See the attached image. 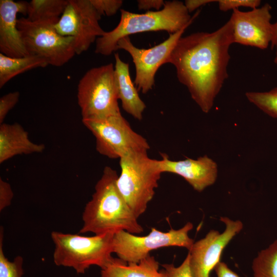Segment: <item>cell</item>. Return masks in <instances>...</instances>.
Segmentation results:
<instances>
[{"instance_id":"1","label":"cell","mask_w":277,"mask_h":277,"mask_svg":"<svg viewBox=\"0 0 277 277\" xmlns=\"http://www.w3.org/2000/svg\"><path fill=\"white\" fill-rule=\"evenodd\" d=\"M233 43L229 19L212 32H197L182 36L167 60L166 63L175 68L179 81L205 113L211 109L228 77L229 48Z\"/></svg>"},{"instance_id":"2","label":"cell","mask_w":277,"mask_h":277,"mask_svg":"<svg viewBox=\"0 0 277 277\" xmlns=\"http://www.w3.org/2000/svg\"><path fill=\"white\" fill-rule=\"evenodd\" d=\"M118 176L116 170L105 167L92 198L85 207L80 233L92 232L102 235L114 234L122 230L134 234L144 231L117 188Z\"/></svg>"},{"instance_id":"3","label":"cell","mask_w":277,"mask_h":277,"mask_svg":"<svg viewBox=\"0 0 277 277\" xmlns=\"http://www.w3.org/2000/svg\"><path fill=\"white\" fill-rule=\"evenodd\" d=\"M119 23L113 30L105 31L96 40L95 52L105 56L116 51L118 42L123 37L145 32L165 31L172 34L188 28L199 15L198 10L191 16L184 3L174 0L165 2L163 9L144 13H132L121 9Z\"/></svg>"},{"instance_id":"4","label":"cell","mask_w":277,"mask_h":277,"mask_svg":"<svg viewBox=\"0 0 277 277\" xmlns=\"http://www.w3.org/2000/svg\"><path fill=\"white\" fill-rule=\"evenodd\" d=\"M120 165L117 188L138 219L147 210L158 187L162 173L158 160L150 159L147 153L135 152L122 157Z\"/></svg>"},{"instance_id":"5","label":"cell","mask_w":277,"mask_h":277,"mask_svg":"<svg viewBox=\"0 0 277 277\" xmlns=\"http://www.w3.org/2000/svg\"><path fill=\"white\" fill-rule=\"evenodd\" d=\"M113 236L109 233L85 236L52 231L54 262L58 266L73 268L78 274L85 273L92 265L102 269L113 258Z\"/></svg>"},{"instance_id":"6","label":"cell","mask_w":277,"mask_h":277,"mask_svg":"<svg viewBox=\"0 0 277 277\" xmlns=\"http://www.w3.org/2000/svg\"><path fill=\"white\" fill-rule=\"evenodd\" d=\"M77 100L82 120L121 114L112 63L92 68L85 73L78 84Z\"/></svg>"},{"instance_id":"7","label":"cell","mask_w":277,"mask_h":277,"mask_svg":"<svg viewBox=\"0 0 277 277\" xmlns=\"http://www.w3.org/2000/svg\"><path fill=\"white\" fill-rule=\"evenodd\" d=\"M95 138L96 150L111 159L132 153H147V140L134 131L121 114L95 120H82Z\"/></svg>"},{"instance_id":"8","label":"cell","mask_w":277,"mask_h":277,"mask_svg":"<svg viewBox=\"0 0 277 277\" xmlns=\"http://www.w3.org/2000/svg\"><path fill=\"white\" fill-rule=\"evenodd\" d=\"M57 23L51 21L32 22L17 19V26L29 55L45 59L48 65L62 66L75 54L74 38L63 36L56 31Z\"/></svg>"},{"instance_id":"9","label":"cell","mask_w":277,"mask_h":277,"mask_svg":"<svg viewBox=\"0 0 277 277\" xmlns=\"http://www.w3.org/2000/svg\"><path fill=\"white\" fill-rule=\"evenodd\" d=\"M193 227L192 223L189 222L180 229L172 228L167 232L152 228L145 236L120 231L113 236V253L127 263H137L150 254V251L162 247H180L189 251L194 241L188 233Z\"/></svg>"},{"instance_id":"10","label":"cell","mask_w":277,"mask_h":277,"mask_svg":"<svg viewBox=\"0 0 277 277\" xmlns=\"http://www.w3.org/2000/svg\"><path fill=\"white\" fill-rule=\"evenodd\" d=\"M101 17L90 0H68L54 28L59 34L73 37L75 54L78 55L105 33L99 24Z\"/></svg>"},{"instance_id":"11","label":"cell","mask_w":277,"mask_h":277,"mask_svg":"<svg viewBox=\"0 0 277 277\" xmlns=\"http://www.w3.org/2000/svg\"><path fill=\"white\" fill-rule=\"evenodd\" d=\"M186 29L170 34L167 39L148 49L135 47L129 36L123 37L118 42L117 50L123 49L132 57L135 68L134 84L138 90L145 94L152 89L157 70L166 64L167 58Z\"/></svg>"},{"instance_id":"12","label":"cell","mask_w":277,"mask_h":277,"mask_svg":"<svg viewBox=\"0 0 277 277\" xmlns=\"http://www.w3.org/2000/svg\"><path fill=\"white\" fill-rule=\"evenodd\" d=\"M271 6L266 3L249 11L233 10L230 18L234 43L265 49L277 41V21L271 23Z\"/></svg>"},{"instance_id":"13","label":"cell","mask_w":277,"mask_h":277,"mask_svg":"<svg viewBox=\"0 0 277 277\" xmlns=\"http://www.w3.org/2000/svg\"><path fill=\"white\" fill-rule=\"evenodd\" d=\"M225 228L223 232L211 229L203 238L194 242L189 251V267L192 277H209L210 272L220 262L223 251L243 228L240 220L221 216Z\"/></svg>"},{"instance_id":"14","label":"cell","mask_w":277,"mask_h":277,"mask_svg":"<svg viewBox=\"0 0 277 277\" xmlns=\"http://www.w3.org/2000/svg\"><path fill=\"white\" fill-rule=\"evenodd\" d=\"M161 156L158 164L162 173H171L182 176L198 192L213 185L216 180L217 165L207 155L196 160L186 158L180 161L171 160L166 154Z\"/></svg>"},{"instance_id":"15","label":"cell","mask_w":277,"mask_h":277,"mask_svg":"<svg viewBox=\"0 0 277 277\" xmlns=\"http://www.w3.org/2000/svg\"><path fill=\"white\" fill-rule=\"evenodd\" d=\"M28 2L0 1V51L9 57L29 55L17 26V14L27 15Z\"/></svg>"},{"instance_id":"16","label":"cell","mask_w":277,"mask_h":277,"mask_svg":"<svg viewBox=\"0 0 277 277\" xmlns=\"http://www.w3.org/2000/svg\"><path fill=\"white\" fill-rule=\"evenodd\" d=\"M45 149L44 144L32 142L28 132L19 124H1V164L16 155L41 153Z\"/></svg>"},{"instance_id":"17","label":"cell","mask_w":277,"mask_h":277,"mask_svg":"<svg viewBox=\"0 0 277 277\" xmlns=\"http://www.w3.org/2000/svg\"><path fill=\"white\" fill-rule=\"evenodd\" d=\"M114 74L118 100H121L125 111L134 118L141 120L146 106L131 80L129 64L123 62L118 53L114 54Z\"/></svg>"},{"instance_id":"18","label":"cell","mask_w":277,"mask_h":277,"mask_svg":"<svg viewBox=\"0 0 277 277\" xmlns=\"http://www.w3.org/2000/svg\"><path fill=\"white\" fill-rule=\"evenodd\" d=\"M101 277H168L164 270H159V263L149 254L137 263H127L112 258L101 270Z\"/></svg>"},{"instance_id":"19","label":"cell","mask_w":277,"mask_h":277,"mask_svg":"<svg viewBox=\"0 0 277 277\" xmlns=\"http://www.w3.org/2000/svg\"><path fill=\"white\" fill-rule=\"evenodd\" d=\"M48 65L44 58L29 55L21 57H12L0 53V88L16 75L29 70Z\"/></svg>"},{"instance_id":"20","label":"cell","mask_w":277,"mask_h":277,"mask_svg":"<svg viewBox=\"0 0 277 277\" xmlns=\"http://www.w3.org/2000/svg\"><path fill=\"white\" fill-rule=\"evenodd\" d=\"M68 0H32L28 2L27 17L32 22L51 21L57 23Z\"/></svg>"},{"instance_id":"21","label":"cell","mask_w":277,"mask_h":277,"mask_svg":"<svg viewBox=\"0 0 277 277\" xmlns=\"http://www.w3.org/2000/svg\"><path fill=\"white\" fill-rule=\"evenodd\" d=\"M253 277H277V240L260 251L252 263Z\"/></svg>"},{"instance_id":"22","label":"cell","mask_w":277,"mask_h":277,"mask_svg":"<svg viewBox=\"0 0 277 277\" xmlns=\"http://www.w3.org/2000/svg\"><path fill=\"white\" fill-rule=\"evenodd\" d=\"M248 101L268 115L277 118V87L266 92H247Z\"/></svg>"},{"instance_id":"23","label":"cell","mask_w":277,"mask_h":277,"mask_svg":"<svg viewBox=\"0 0 277 277\" xmlns=\"http://www.w3.org/2000/svg\"><path fill=\"white\" fill-rule=\"evenodd\" d=\"M3 229L0 232V277H22L24 274L23 258L17 256L9 261L3 251Z\"/></svg>"},{"instance_id":"24","label":"cell","mask_w":277,"mask_h":277,"mask_svg":"<svg viewBox=\"0 0 277 277\" xmlns=\"http://www.w3.org/2000/svg\"><path fill=\"white\" fill-rule=\"evenodd\" d=\"M97 13L102 16H112L122 7L123 1L122 0H90Z\"/></svg>"},{"instance_id":"25","label":"cell","mask_w":277,"mask_h":277,"mask_svg":"<svg viewBox=\"0 0 277 277\" xmlns=\"http://www.w3.org/2000/svg\"><path fill=\"white\" fill-rule=\"evenodd\" d=\"M219 9L224 12L239 9L240 7H248L252 9L258 8L261 5L260 0H217Z\"/></svg>"},{"instance_id":"26","label":"cell","mask_w":277,"mask_h":277,"mask_svg":"<svg viewBox=\"0 0 277 277\" xmlns=\"http://www.w3.org/2000/svg\"><path fill=\"white\" fill-rule=\"evenodd\" d=\"M189 253H188L182 264L175 266L173 264L162 265L168 277H192L189 267Z\"/></svg>"},{"instance_id":"27","label":"cell","mask_w":277,"mask_h":277,"mask_svg":"<svg viewBox=\"0 0 277 277\" xmlns=\"http://www.w3.org/2000/svg\"><path fill=\"white\" fill-rule=\"evenodd\" d=\"M20 94L18 91L9 92L0 98V123L4 120L8 112L15 106L19 101Z\"/></svg>"},{"instance_id":"28","label":"cell","mask_w":277,"mask_h":277,"mask_svg":"<svg viewBox=\"0 0 277 277\" xmlns=\"http://www.w3.org/2000/svg\"><path fill=\"white\" fill-rule=\"evenodd\" d=\"M13 193L10 185L0 179V211L10 205Z\"/></svg>"},{"instance_id":"29","label":"cell","mask_w":277,"mask_h":277,"mask_svg":"<svg viewBox=\"0 0 277 277\" xmlns=\"http://www.w3.org/2000/svg\"><path fill=\"white\" fill-rule=\"evenodd\" d=\"M137 3L140 10L148 11L151 9H154L156 11H159L161 8L164 7L165 2L163 0H138Z\"/></svg>"},{"instance_id":"30","label":"cell","mask_w":277,"mask_h":277,"mask_svg":"<svg viewBox=\"0 0 277 277\" xmlns=\"http://www.w3.org/2000/svg\"><path fill=\"white\" fill-rule=\"evenodd\" d=\"M214 270L216 277H240L223 262L220 261L215 267Z\"/></svg>"},{"instance_id":"31","label":"cell","mask_w":277,"mask_h":277,"mask_svg":"<svg viewBox=\"0 0 277 277\" xmlns=\"http://www.w3.org/2000/svg\"><path fill=\"white\" fill-rule=\"evenodd\" d=\"M216 2V1L214 0H186L185 1L184 5L190 13L203 6L208 3Z\"/></svg>"},{"instance_id":"32","label":"cell","mask_w":277,"mask_h":277,"mask_svg":"<svg viewBox=\"0 0 277 277\" xmlns=\"http://www.w3.org/2000/svg\"><path fill=\"white\" fill-rule=\"evenodd\" d=\"M273 48H275V57L274 58V62L276 65H277V41L275 42Z\"/></svg>"}]
</instances>
